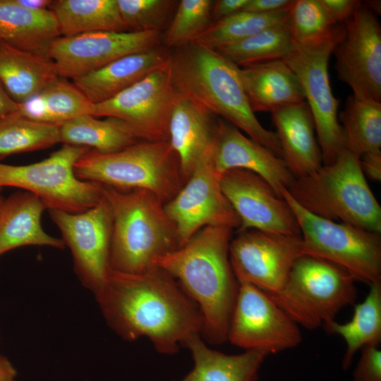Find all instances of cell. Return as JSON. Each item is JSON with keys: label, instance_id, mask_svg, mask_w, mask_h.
<instances>
[{"label": "cell", "instance_id": "9c48e42d", "mask_svg": "<svg viewBox=\"0 0 381 381\" xmlns=\"http://www.w3.org/2000/svg\"><path fill=\"white\" fill-rule=\"evenodd\" d=\"M91 149L63 144L49 157L30 164L0 162V188L14 187L37 196L49 210L80 212L99 202L103 186L78 179L76 162Z\"/></svg>", "mask_w": 381, "mask_h": 381}, {"label": "cell", "instance_id": "ffe728a7", "mask_svg": "<svg viewBox=\"0 0 381 381\" xmlns=\"http://www.w3.org/2000/svg\"><path fill=\"white\" fill-rule=\"evenodd\" d=\"M169 61L168 49L160 45L121 57L72 80L92 104L109 100Z\"/></svg>", "mask_w": 381, "mask_h": 381}, {"label": "cell", "instance_id": "f546056e", "mask_svg": "<svg viewBox=\"0 0 381 381\" xmlns=\"http://www.w3.org/2000/svg\"><path fill=\"white\" fill-rule=\"evenodd\" d=\"M60 143L88 147L108 154L140 141L122 121L115 118L100 120L85 114L59 126Z\"/></svg>", "mask_w": 381, "mask_h": 381}, {"label": "cell", "instance_id": "7bdbcfd3", "mask_svg": "<svg viewBox=\"0 0 381 381\" xmlns=\"http://www.w3.org/2000/svg\"><path fill=\"white\" fill-rule=\"evenodd\" d=\"M291 0H248L244 7V11L252 13H271L289 7Z\"/></svg>", "mask_w": 381, "mask_h": 381}, {"label": "cell", "instance_id": "8fae6325", "mask_svg": "<svg viewBox=\"0 0 381 381\" xmlns=\"http://www.w3.org/2000/svg\"><path fill=\"white\" fill-rule=\"evenodd\" d=\"M177 95L169 61L113 98L92 104L90 115L122 121L140 140L169 141Z\"/></svg>", "mask_w": 381, "mask_h": 381}, {"label": "cell", "instance_id": "83f0119b", "mask_svg": "<svg viewBox=\"0 0 381 381\" xmlns=\"http://www.w3.org/2000/svg\"><path fill=\"white\" fill-rule=\"evenodd\" d=\"M92 105L73 82L58 76L35 95L20 103L13 114L60 126L77 116L90 114Z\"/></svg>", "mask_w": 381, "mask_h": 381}, {"label": "cell", "instance_id": "4316f807", "mask_svg": "<svg viewBox=\"0 0 381 381\" xmlns=\"http://www.w3.org/2000/svg\"><path fill=\"white\" fill-rule=\"evenodd\" d=\"M58 76L49 56L16 48L0 38V81L18 104L35 95Z\"/></svg>", "mask_w": 381, "mask_h": 381}, {"label": "cell", "instance_id": "60d3db41", "mask_svg": "<svg viewBox=\"0 0 381 381\" xmlns=\"http://www.w3.org/2000/svg\"><path fill=\"white\" fill-rule=\"evenodd\" d=\"M248 0L214 1L211 16L214 21L229 17L243 10Z\"/></svg>", "mask_w": 381, "mask_h": 381}, {"label": "cell", "instance_id": "9a60e30c", "mask_svg": "<svg viewBox=\"0 0 381 381\" xmlns=\"http://www.w3.org/2000/svg\"><path fill=\"white\" fill-rule=\"evenodd\" d=\"M304 255L301 236L255 229L238 231L229 245V260L237 281L267 294L282 288L294 263Z\"/></svg>", "mask_w": 381, "mask_h": 381}, {"label": "cell", "instance_id": "ba28073f", "mask_svg": "<svg viewBox=\"0 0 381 381\" xmlns=\"http://www.w3.org/2000/svg\"><path fill=\"white\" fill-rule=\"evenodd\" d=\"M295 214L304 254L327 260L369 285L381 282V236L318 217L300 206L286 188L281 192Z\"/></svg>", "mask_w": 381, "mask_h": 381}, {"label": "cell", "instance_id": "8992f818", "mask_svg": "<svg viewBox=\"0 0 381 381\" xmlns=\"http://www.w3.org/2000/svg\"><path fill=\"white\" fill-rule=\"evenodd\" d=\"M74 171L83 181L121 190L150 191L164 204L185 183L178 156L169 141L140 140L108 154L90 150L76 162Z\"/></svg>", "mask_w": 381, "mask_h": 381}, {"label": "cell", "instance_id": "1f68e13d", "mask_svg": "<svg viewBox=\"0 0 381 381\" xmlns=\"http://www.w3.org/2000/svg\"><path fill=\"white\" fill-rule=\"evenodd\" d=\"M345 148L361 157L381 152V102L360 99L353 95L338 114Z\"/></svg>", "mask_w": 381, "mask_h": 381}, {"label": "cell", "instance_id": "d6a6232c", "mask_svg": "<svg viewBox=\"0 0 381 381\" xmlns=\"http://www.w3.org/2000/svg\"><path fill=\"white\" fill-rule=\"evenodd\" d=\"M291 5L271 13L239 11L211 23L192 42L214 50L236 43L265 29L286 23L289 19Z\"/></svg>", "mask_w": 381, "mask_h": 381}, {"label": "cell", "instance_id": "8d00e7d4", "mask_svg": "<svg viewBox=\"0 0 381 381\" xmlns=\"http://www.w3.org/2000/svg\"><path fill=\"white\" fill-rule=\"evenodd\" d=\"M214 1L181 0L165 32L167 49H176L193 41L211 24Z\"/></svg>", "mask_w": 381, "mask_h": 381}, {"label": "cell", "instance_id": "f35d334b", "mask_svg": "<svg viewBox=\"0 0 381 381\" xmlns=\"http://www.w3.org/2000/svg\"><path fill=\"white\" fill-rule=\"evenodd\" d=\"M353 381H381V351L378 346L363 348L361 358L353 371Z\"/></svg>", "mask_w": 381, "mask_h": 381}, {"label": "cell", "instance_id": "7c38bea8", "mask_svg": "<svg viewBox=\"0 0 381 381\" xmlns=\"http://www.w3.org/2000/svg\"><path fill=\"white\" fill-rule=\"evenodd\" d=\"M220 176L214 164L212 143L181 190L164 204L179 247L206 226L239 227V219L222 190Z\"/></svg>", "mask_w": 381, "mask_h": 381}, {"label": "cell", "instance_id": "5b68a950", "mask_svg": "<svg viewBox=\"0 0 381 381\" xmlns=\"http://www.w3.org/2000/svg\"><path fill=\"white\" fill-rule=\"evenodd\" d=\"M311 214L381 234V207L369 187L360 157L344 150L331 164L295 178L286 189Z\"/></svg>", "mask_w": 381, "mask_h": 381}, {"label": "cell", "instance_id": "7a4b0ae2", "mask_svg": "<svg viewBox=\"0 0 381 381\" xmlns=\"http://www.w3.org/2000/svg\"><path fill=\"white\" fill-rule=\"evenodd\" d=\"M233 229L206 226L160 258L157 267L177 279L202 317L200 334L210 343L227 341L238 283L229 260Z\"/></svg>", "mask_w": 381, "mask_h": 381}, {"label": "cell", "instance_id": "e0dca14e", "mask_svg": "<svg viewBox=\"0 0 381 381\" xmlns=\"http://www.w3.org/2000/svg\"><path fill=\"white\" fill-rule=\"evenodd\" d=\"M160 42V32L155 30L92 32L58 37L48 56L59 77L73 80L121 57L158 47Z\"/></svg>", "mask_w": 381, "mask_h": 381}, {"label": "cell", "instance_id": "ab89813d", "mask_svg": "<svg viewBox=\"0 0 381 381\" xmlns=\"http://www.w3.org/2000/svg\"><path fill=\"white\" fill-rule=\"evenodd\" d=\"M332 18L337 24H344L353 15L360 1L320 0Z\"/></svg>", "mask_w": 381, "mask_h": 381}, {"label": "cell", "instance_id": "c3c4849f", "mask_svg": "<svg viewBox=\"0 0 381 381\" xmlns=\"http://www.w3.org/2000/svg\"><path fill=\"white\" fill-rule=\"evenodd\" d=\"M4 199V198L0 195V205H1V204L2 203Z\"/></svg>", "mask_w": 381, "mask_h": 381}, {"label": "cell", "instance_id": "7dc6e473", "mask_svg": "<svg viewBox=\"0 0 381 381\" xmlns=\"http://www.w3.org/2000/svg\"><path fill=\"white\" fill-rule=\"evenodd\" d=\"M365 4H368V8L371 11H375L377 13H380V1H368Z\"/></svg>", "mask_w": 381, "mask_h": 381}, {"label": "cell", "instance_id": "ac0fdd59", "mask_svg": "<svg viewBox=\"0 0 381 381\" xmlns=\"http://www.w3.org/2000/svg\"><path fill=\"white\" fill-rule=\"evenodd\" d=\"M220 186L239 219L238 231L255 229L301 236L289 204L258 174L241 169H230L221 175Z\"/></svg>", "mask_w": 381, "mask_h": 381}, {"label": "cell", "instance_id": "f6af8a7d", "mask_svg": "<svg viewBox=\"0 0 381 381\" xmlns=\"http://www.w3.org/2000/svg\"><path fill=\"white\" fill-rule=\"evenodd\" d=\"M17 370L5 356H0V381H15Z\"/></svg>", "mask_w": 381, "mask_h": 381}, {"label": "cell", "instance_id": "6da1fadb", "mask_svg": "<svg viewBox=\"0 0 381 381\" xmlns=\"http://www.w3.org/2000/svg\"><path fill=\"white\" fill-rule=\"evenodd\" d=\"M109 326L123 339L148 338L155 349L173 354L200 334L202 317L196 303L164 270L140 274L114 271L94 294Z\"/></svg>", "mask_w": 381, "mask_h": 381}, {"label": "cell", "instance_id": "f1b7e54d", "mask_svg": "<svg viewBox=\"0 0 381 381\" xmlns=\"http://www.w3.org/2000/svg\"><path fill=\"white\" fill-rule=\"evenodd\" d=\"M54 14L62 37L97 31H129L117 0H56L49 8Z\"/></svg>", "mask_w": 381, "mask_h": 381}, {"label": "cell", "instance_id": "bcb514c9", "mask_svg": "<svg viewBox=\"0 0 381 381\" xmlns=\"http://www.w3.org/2000/svg\"><path fill=\"white\" fill-rule=\"evenodd\" d=\"M21 6L32 10L49 9L52 1L50 0H16Z\"/></svg>", "mask_w": 381, "mask_h": 381}, {"label": "cell", "instance_id": "b9f144b4", "mask_svg": "<svg viewBox=\"0 0 381 381\" xmlns=\"http://www.w3.org/2000/svg\"><path fill=\"white\" fill-rule=\"evenodd\" d=\"M360 164L365 176L374 181H381V152L362 155Z\"/></svg>", "mask_w": 381, "mask_h": 381}, {"label": "cell", "instance_id": "ee69618b", "mask_svg": "<svg viewBox=\"0 0 381 381\" xmlns=\"http://www.w3.org/2000/svg\"><path fill=\"white\" fill-rule=\"evenodd\" d=\"M18 104L9 95L0 81V120L15 113L18 109Z\"/></svg>", "mask_w": 381, "mask_h": 381}, {"label": "cell", "instance_id": "4dcf8cb0", "mask_svg": "<svg viewBox=\"0 0 381 381\" xmlns=\"http://www.w3.org/2000/svg\"><path fill=\"white\" fill-rule=\"evenodd\" d=\"M322 327L327 332L341 337L346 349L342 367L347 369L355 353L366 346H378L381 341V282L370 285L364 301L354 308L352 318L346 323L332 320Z\"/></svg>", "mask_w": 381, "mask_h": 381}, {"label": "cell", "instance_id": "603a6c76", "mask_svg": "<svg viewBox=\"0 0 381 381\" xmlns=\"http://www.w3.org/2000/svg\"><path fill=\"white\" fill-rule=\"evenodd\" d=\"M47 210L35 195L16 192L4 199L0 205V256L13 249L26 246L65 247L61 238L48 234L42 226Z\"/></svg>", "mask_w": 381, "mask_h": 381}, {"label": "cell", "instance_id": "30bf717a", "mask_svg": "<svg viewBox=\"0 0 381 381\" xmlns=\"http://www.w3.org/2000/svg\"><path fill=\"white\" fill-rule=\"evenodd\" d=\"M343 31L344 24H339L322 40L305 44L294 43L283 59L296 75L312 114L322 165L332 164L346 150L338 119L339 101L333 95L328 73L329 57Z\"/></svg>", "mask_w": 381, "mask_h": 381}, {"label": "cell", "instance_id": "484cf974", "mask_svg": "<svg viewBox=\"0 0 381 381\" xmlns=\"http://www.w3.org/2000/svg\"><path fill=\"white\" fill-rule=\"evenodd\" d=\"M191 352L194 366L179 381H256L265 358V352L245 350L243 353L229 355L207 347L195 334L184 342Z\"/></svg>", "mask_w": 381, "mask_h": 381}, {"label": "cell", "instance_id": "cb8c5ba5", "mask_svg": "<svg viewBox=\"0 0 381 381\" xmlns=\"http://www.w3.org/2000/svg\"><path fill=\"white\" fill-rule=\"evenodd\" d=\"M240 76L254 112H272L306 101L298 80L283 59L240 68Z\"/></svg>", "mask_w": 381, "mask_h": 381}, {"label": "cell", "instance_id": "e575fe53", "mask_svg": "<svg viewBox=\"0 0 381 381\" xmlns=\"http://www.w3.org/2000/svg\"><path fill=\"white\" fill-rule=\"evenodd\" d=\"M60 143L59 126L11 114L0 120V159Z\"/></svg>", "mask_w": 381, "mask_h": 381}, {"label": "cell", "instance_id": "4fadbf2b", "mask_svg": "<svg viewBox=\"0 0 381 381\" xmlns=\"http://www.w3.org/2000/svg\"><path fill=\"white\" fill-rule=\"evenodd\" d=\"M238 283L227 340L245 350L267 355L300 344L299 325L266 292L246 282Z\"/></svg>", "mask_w": 381, "mask_h": 381}, {"label": "cell", "instance_id": "74e56055", "mask_svg": "<svg viewBox=\"0 0 381 381\" xmlns=\"http://www.w3.org/2000/svg\"><path fill=\"white\" fill-rule=\"evenodd\" d=\"M176 2L173 0H117L121 17L129 31L160 32Z\"/></svg>", "mask_w": 381, "mask_h": 381}, {"label": "cell", "instance_id": "2e32d148", "mask_svg": "<svg viewBox=\"0 0 381 381\" xmlns=\"http://www.w3.org/2000/svg\"><path fill=\"white\" fill-rule=\"evenodd\" d=\"M332 54L338 79L350 87L354 97L381 102V27L361 1L344 24Z\"/></svg>", "mask_w": 381, "mask_h": 381}, {"label": "cell", "instance_id": "52a82bcc", "mask_svg": "<svg viewBox=\"0 0 381 381\" xmlns=\"http://www.w3.org/2000/svg\"><path fill=\"white\" fill-rule=\"evenodd\" d=\"M355 281L341 267L304 255L294 263L282 288L267 294L298 325L315 329L354 303Z\"/></svg>", "mask_w": 381, "mask_h": 381}, {"label": "cell", "instance_id": "d6986e66", "mask_svg": "<svg viewBox=\"0 0 381 381\" xmlns=\"http://www.w3.org/2000/svg\"><path fill=\"white\" fill-rule=\"evenodd\" d=\"M213 159L219 175L233 169L252 171L265 180L280 198L282 189H287L295 179L282 157L219 117L213 140Z\"/></svg>", "mask_w": 381, "mask_h": 381}, {"label": "cell", "instance_id": "d4e9b609", "mask_svg": "<svg viewBox=\"0 0 381 381\" xmlns=\"http://www.w3.org/2000/svg\"><path fill=\"white\" fill-rule=\"evenodd\" d=\"M61 37L50 9L32 10L16 0H0V38L12 46L47 55L52 42Z\"/></svg>", "mask_w": 381, "mask_h": 381}, {"label": "cell", "instance_id": "44dd1931", "mask_svg": "<svg viewBox=\"0 0 381 381\" xmlns=\"http://www.w3.org/2000/svg\"><path fill=\"white\" fill-rule=\"evenodd\" d=\"M282 159L295 178L307 176L322 166L315 123L306 101L279 108L272 113Z\"/></svg>", "mask_w": 381, "mask_h": 381}, {"label": "cell", "instance_id": "836d02e7", "mask_svg": "<svg viewBox=\"0 0 381 381\" xmlns=\"http://www.w3.org/2000/svg\"><path fill=\"white\" fill-rule=\"evenodd\" d=\"M294 40L286 23L259 32L243 40L215 49L239 68L274 59H283Z\"/></svg>", "mask_w": 381, "mask_h": 381}, {"label": "cell", "instance_id": "5bb4252c", "mask_svg": "<svg viewBox=\"0 0 381 381\" xmlns=\"http://www.w3.org/2000/svg\"><path fill=\"white\" fill-rule=\"evenodd\" d=\"M48 211L71 250L78 278L95 294L111 271L112 218L107 201L102 195L97 204L83 212Z\"/></svg>", "mask_w": 381, "mask_h": 381}, {"label": "cell", "instance_id": "3957f363", "mask_svg": "<svg viewBox=\"0 0 381 381\" xmlns=\"http://www.w3.org/2000/svg\"><path fill=\"white\" fill-rule=\"evenodd\" d=\"M169 68L179 94L282 158L276 133L260 123L250 105L238 66L216 50L190 42L169 52Z\"/></svg>", "mask_w": 381, "mask_h": 381}, {"label": "cell", "instance_id": "7402d4cb", "mask_svg": "<svg viewBox=\"0 0 381 381\" xmlns=\"http://www.w3.org/2000/svg\"><path fill=\"white\" fill-rule=\"evenodd\" d=\"M217 116L179 94L169 124V142L176 153L186 182L214 140Z\"/></svg>", "mask_w": 381, "mask_h": 381}, {"label": "cell", "instance_id": "277c9868", "mask_svg": "<svg viewBox=\"0 0 381 381\" xmlns=\"http://www.w3.org/2000/svg\"><path fill=\"white\" fill-rule=\"evenodd\" d=\"M112 218L111 271L140 274L179 247L176 227L164 204L145 190H121L103 186Z\"/></svg>", "mask_w": 381, "mask_h": 381}, {"label": "cell", "instance_id": "d590c367", "mask_svg": "<svg viewBox=\"0 0 381 381\" xmlns=\"http://www.w3.org/2000/svg\"><path fill=\"white\" fill-rule=\"evenodd\" d=\"M338 25L320 0H296L290 6L289 25L296 44L322 40L329 36Z\"/></svg>", "mask_w": 381, "mask_h": 381}]
</instances>
